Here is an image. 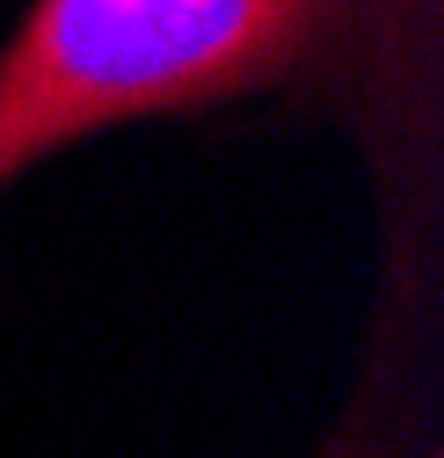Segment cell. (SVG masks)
<instances>
[{
  "label": "cell",
  "mask_w": 444,
  "mask_h": 458,
  "mask_svg": "<svg viewBox=\"0 0 444 458\" xmlns=\"http://www.w3.org/2000/svg\"><path fill=\"white\" fill-rule=\"evenodd\" d=\"M292 102L364 175L357 364L306 458H444V88L386 0H22L0 37V204L132 124Z\"/></svg>",
  "instance_id": "cell-1"
}]
</instances>
